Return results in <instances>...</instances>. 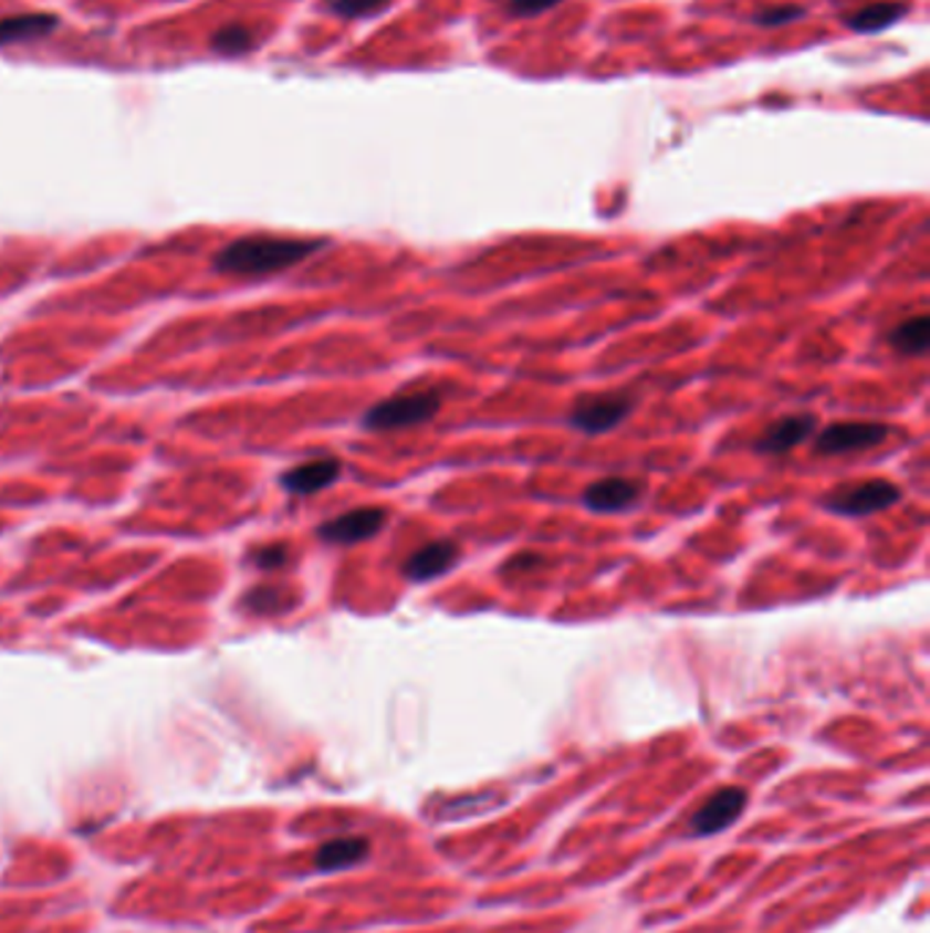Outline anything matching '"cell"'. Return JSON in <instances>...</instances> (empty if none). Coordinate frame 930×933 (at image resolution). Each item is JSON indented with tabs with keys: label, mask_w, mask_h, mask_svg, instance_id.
Instances as JSON below:
<instances>
[{
	"label": "cell",
	"mask_w": 930,
	"mask_h": 933,
	"mask_svg": "<svg viewBox=\"0 0 930 933\" xmlns=\"http://www.w3.org/2000/svg\"><path fill=\"white\" fill-rule=\"evenodd\" d=\"M325 247V241L314 238H284V235H245L221 249L216 256L219 273L230 276H271L286 268L297 265L306 256Z\"/></svg>",
	"instance_id": "6da1fadb"
},
{
	"label": "cell",
	"mask_w": 930,
	"mask_h": 933,
	"mask_svg": "<svg viewBox=\"0 0 930 933\" xmlns=\"http://www.w3.org/2000/svg\"><path fill=\"white\" fill-rule=\"evenodd\" d=\"M442 394L437 388H415L379 401L364 416V426L372 431L412 429L429 423L440 412Z\"/></svg>",
	"instance_id": "7a4b0ae2"
},
{
	"label": "cell",
	"mask_w": 930,
	"mask_h": 933,
	"mask_svg": "<svg viewBox=\"0 0 930 933\" xmlns=\"http://www.w3.org/2000/svg\"><path fill=\"white\" fill-rule=\"evenodd\" d=\"M900 497H903L900 486H895L892 481L870 478V481L838 486L822 500V505L829 513H838V516H870V513H879L898 505Z\"/></svg>",
	"instance_id": "3957f363"
},
{
	"label": "cell",
	"mask_w": 930,
	"mask_h": 933,
	"mask_svg": "<svg viewBox=\"0 0 930 933\" xmlns=\"http://www.w3.org/2000/svg\"><path fill=\"white\" fill-rule=\"evenodd\" d=\"M634 407L636 396L630 390H606V394L582 396L573 405L567 421L584 434H606V431L617 429L634 412Z\"/></svg>",
	"instance_id": "277c9868"
},
{
	"label": "cell",
	"mask_w": 930,
	"mask_h": 933,
	"mask_svg": "<svg viewBox=\"0 0 930 933\" xmlns=\"http://www.w3.org/2000/svg\"><path fill=\"white\" fill-rule=\"evenodd\" d=\"M887 437V426L868 421L829 423L818 431L816 451L822 457H844V453H859L876 448Z\"/></svg>",
	"instance_id": "5b68a950"
},
{
	"label": "cell",
	"mask_w": 930,
	"mask_h": 933,
	"mask_svg": "<svg viewBox=\"0 0 930 933\" xmlns=\"http://www.w3.org/2000/svg\"><path fill=\"white\" fill-rule=\"evenodd\" d=\"M385 518H388V513H385L383 509H355V511L342 513V516L331 518V522L320 524L317 535L323 541H327V544L353 546V544H360V541L374 538V535L383 530Z\"/></svg>",
	"instance_id": "8992f818"
},
{
	"label": "cell",
	"mask_w": 930,
	"mask_h": 933,
	"mask_svg": "<svg viewBox=\"0 0 930 933\" xmlns=\"http://www.w3.org/2000/svg\"><path fill=\"white\" fill-rule=\"evenodd\" d=\"M745 803L748 792L740 789V786H727V789L715 792L704 806L696 810L693 821H690V832L693 836H712V832L727 830L731 821L740 819Z\"/></svg>",
	"instance_id": "52a82bcc"
},
{
	"label": "cell",
	"mask_w": 930,
	"mask_h": 933,
	"mask_svg": "<svg viewBox=\"0 0 930 933\" xmlns=\"http://www.w3.org/2000/svg\"><path fill=\"white\" fill-rule=\"evenodd\" d=\"M645 494V483L634 481V478H600V481L589 483L584 492V505L593 513H619L634 509Z\"/></svg>",
	"instance_id": "ba28073f"
},
{
	"label": "cell",
	"mask_w": 930,
	"mask_h": 933,
	"mask_svg": "<svg viewBox=\"0 0 930 933\" xmlns=\"http://www.w3.org/2000/svg\"><path fill=\"white\" fill-rule=\"evenodd\" d=\"M816 416L811 412H797V416H786L781 421H775L756 440L759 453H770V457H777V453H788L797 445H803L808 437L816 431Z\"/></svg>",
	"instance_id": "9c48e42d"
},
{
	"label": "cell",
	"mask_w": 930,
	"mask_h": 933,
	"mask_svg": "<svg viewBox=\"0 0 930 933\" xmlns=\"http://www.w3.org/2000/svg\"><path fill=\"white\" fill-rule=\"evenodd\" d=\"M456 559H459V546L453 541H431L407 559L401 574L409 581H429L453 568Z\"/></svg>",
	"instance_id": "30bf717a"
},
{
	"label": "cell",
	"mask_w": 930,
	"mask_h": 933,
	"mask_svg": "<svg viewBox=\"0 0 930 933\" xmlns=\"http://www.w3.org/2000/svg\"><path fill=\"white\" fill-rule=\"evenodd\" d=\"M338 475H342V462L325 457L292 466L282 478V483L290 494H317L331 486V483H336Z\"/></svg>",
	"instance_id": "8fae6325"
},
{
	"label": "cell",
	"mask_w": 930,
	"mask_h": 933,
	"mask_svg": "<svg viewBox=\"0 0 930 933\" xmlns=\"http://www.w3.org/2000/svg\"><path fill=\"white\" fill-rule=\"evenodd\" d=\"M58 28V17L52 14H17L9 20H0V46L17 42H33V39L46 36Z\"/></svg>",
	"instance_id": "7c38bea8"
},
{
	"label": "cell",
	"mask_w": 930,
	"mask_h": 933,
	"mask_svg": "<svg viewBox=\"0 0 930 933\" xmlns=\"http://www.w3.org/2000/svg\"><path fill=\"white\" fill-rule=\"evenodd\" d=\"M366 855V838H336V841H327L320 847L314 862H317L320 871H342V868H349L364 860Z\"/></svg>",
	"instance_id": "4fadbf2b"
},
{
	"label": "cell",
	"mask_w": 930,
	"mask_h": 933,
	"mask_svg": "<svg viewBox=\"0 0 930 933\" xmlns=\"http://www.w3.org/2000/svg\"><path fill=\"white\" fill-rule=\"evenodd\" d=\"M890 344L898 349L900 355H909V358L926 355L930 347V319L926 317V314H917V317L903 319L898 328H892Z\"/></svg>",
	"instance_id": "5bb4252c"
},
{
	"label": "cell",
	"mask_w": 930,
	"mask_h": 933,
	"mask_svg": "<svg viewBox=\"0 0 930 933\" xmlns=\"http://www.w3.org/2000/svg\"><path fill=\"white\" fill-rule=\"evenodd\" d=\"M909 9L906 3H898V0H881V3H870L865 9H859L857 14H851L849 28L854 31H881V28L892 25L895 20H900V14Z\"/></svg>",
	"instance_id": "9a60e30c"
},
{
	"label": "cell",
	"mask_w": 930,
	"mask_h": 933,
	"mask_svg": "<svg viewBox=\"0 0 930 933\" xmlns=\"http://www.w3.org/2000/svg\"><path fill=\"white\" fill-rule=\"evenodd\" d=\"M213 46L224 55H241V52L251 50V33L243 25H227L216 33Z\"/></svg>",
	"instance_id": "2e32d148"
},
{
	"label": "cell",
	"mask_w": 930,
	"mask_h": 933,
	"mask_svg": "<svg viewBox=\"0 0 930 933\" xmlns=\"http://www.w3.org/2000/svg\"><path fill=\"white\" fill-rule=\"evenodd\" d=\"M327 6H331L338 17L355 20V17H366L379 11L383 6H388V0H327Z\"/></svg>",
	"instance_id": "e0dca14e"
},
{
	"label": "cell",
	"mask_w": 930,
	"mask_h": 933,
	"mask_svg": "<svg viewBox=\"0 0 930 933\" xmlns=\"http://www.w3.org/2000/svg\"><path fill=\"white\" fill-rule=\"evenodd\" d=\"M557 3H563V0H511V14L532 17V14H541V11H548Z\"/></svg>",
	"instance_id": "ac0fdd59"
},
{
	"label": "cell",
	"mask_w": 930,
	"mask_h": 933,
	"mask_svg": "<svg viewBox=\"0 0 930 933\" xmlns=\"http://www.w3.org/2000/svg\"><path fill=\"white\" fill-rule=\"evenodd\" d=\"M800 14H803V9H797V6H781V9L775 6V9L762 11L756 20L762 22V25H783V22L794 20V17H800Z\"/></svg>",
	"instance_id": "d6986e66"
},
{
	"label": "cell",
	"mask_w": 930,
	"mask_h": 933,
	"mask_svg": "<svg viewBox=\"0 0 930 933\" xmlns=\"http://www.w3.org/2000/svg\"><path fill=\"white\" fill-rule=\"evenodd\" d=\"M254 559L260 568H276V565H282L286 559V549L284 546H268V549H262Z\"/></svg>",
	"instance_id": "ffe728a7"
}]
</instances>
